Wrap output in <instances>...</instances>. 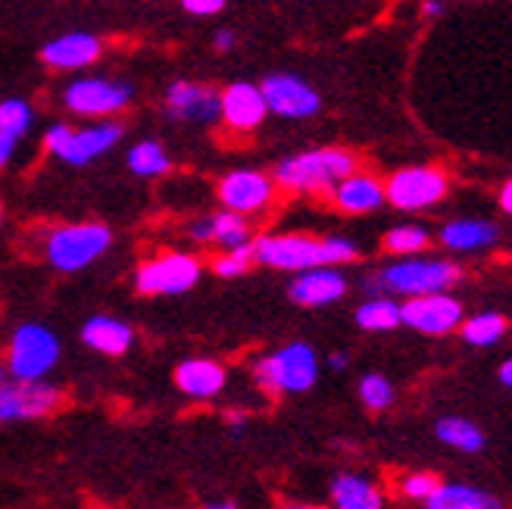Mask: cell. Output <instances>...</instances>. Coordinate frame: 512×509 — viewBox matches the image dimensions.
<instances>
[{
    "instance_id": "cell-40",
    "label": "cell",
    "mask_w": 512,
    "mask_h": 509,
    "mask_svg": "<svg viewBox=\"0 0 512 509\" xmlns=\"http://www.w3.org/2000/svg\"><path fill=\"white\" fill-rule=\"evenodd\" d=\"M500 381H503L506 388H512V356H509V360L500 366Z\"/></svg>"
},
{
    "instance_id": "cell-9",
    "label": "cell",
    "mask_w": 512,
    "mask_h": 509,
    "mask_svg": "<svg viewBox=\"0 0 512 509\" xmlns=\"http://www.w3.org/2000/svg\"><path fill=\"white\" fill-rule=\"evenodd\" d=\"M63 403V394L50 381H4L0 385V425L50 416Z\"/></svg>"
},
{
    "instance_id": "cell-31",
    "label": "cell",
    "mask_w": 512,
    "mask_h": 509,
    "mask_svg": "<svg viewBox=\"0 0 512 509\" xmlns=\"http://www.w3.org/2000/svg\"><path fill=\"white\" fill-rule=\"evenodd\" d=\"M360 400L369 406L372 413L388 410V406L394 403V385L384 375H378V372L363 375V381H360Z\"/></svg>"
},
{
    "instance_id": "cell-44",
    "label": "cell",
    "mask_w": 512,
    "mask_h": 509,
    "mask_svg": "<svg viewBox=\"0 0 512 509\" xmlns=\"http://www.w3.org/2000/svg\"><path fill=\"white\" fill-rule=\"evenodd\" d=\"M285 509H322V506H313V503H288Z\"/></svg>"
},
{
    "instance_id": "cell-33",
    "label": "cell",
    "mask_w": 512,
    "mask_h": 509,
    "mask_svg": "<svg viewBox=\"0 0 512 509\" xmlns=\"http://www.w3.org/2000/svg\"><path fill=\"white\" fill-rule=\"evenodd\" d=\"M253 260H256L253 257V244H238V247H228V253H222V257L213 263V269L222 278H238V275H244L250 269Z\"/></svg>"
},
{
    "instance_id": "cell-21",
    "label": "cell",
    "mask_w": 512,
    "mask_h": 509,
    "mask_svg": "<svg viewBox=\"0 0 512 509\" xmlns=\"http://www.w3.org/2000/svg\"><path fill=\"white\" fill-rule=\"evenodd\" d=\"M82 341L97 350V353H104V356H122L132 350L135 344V332H132V325H125L122 319H113V316H94L85 322L82 328Z\"/></svg>"
},
{
    "instance_id": "cell-26",
    "label": "cell",
    "mask_w": 512,
    "mask_h": 509,
    "mask_svg": "<svg viewBox=\"0 0 512 509\" xmlns=\"http://www.w3.org/2000/svg\"><path fill=\"white\" fill-rule=\"evenodd\" d=\"M356 325L363 332H391V328L403 325L400 322V303H394L388 294L369 297L360 310H356Z\"/></svg>"
},
{
    "instance_id": "cell-2",
    "label": "cell",
    "mask_w": 512,
    "mask_h": 509,
    "mask_svg": "<svg viewBox=\"0 0 512 509\" xmlns=\"http://www.w3.org/2000/svg\"><path fill=\"white\" fill-rule=\"evenodd\" d=\"M459 266L453 260H428V257H406L400 263L384 266L378 275L366 282V291L372 297L378 294H400V297H422V294H438L459 285Z\"/></svg>"
},
{
    "instance_id": "cell-43",
    "label": "cell",
    "mask_w": 512,
    "mask_h": 509,
    "mask_svg": "<svg viewBox=\"0 0 512 509\" xmlns=\"http://www.w3.org/2000/svg\"><path fill=\"white\" fill-rule=\"evenodd\" d=\"M203 509H238V503H232V500H219V503H210V506H203Z\"/></svg>"
},
{
    "instance_id": "cell-16",
    "label": "cell",
    "mask_w": 512,
    "mask_h": 509,
    "mask_svg": "<svg viewBox=\"0 0 512 509\" xmlns=\"http://www.w3.org/2000/svg\"><path fill=\"white\" fill-rule=\"evenodd\" d=\"M291 300L300 307H328L347 294V278L335 266H316V269H303L291 288Z\"/></svg>"
},
{
    "instance_id": "cell-36",
    "label": "cell",
    "mask_w": 512,
    "mask_h": 509,
    "mask_svg": "<svg viewBox=\"0 0 512 509\" xmlns=\"http://www.w3.org/2000/svg\"><path fill=\"white\" fill-rule=\"evenodd\" d=\"M191 238L200 241V244H210V241H213V216L194 222V225H191Z\"/></svg>"
},
{
    "instance_id": "cell-17",
    "label": "cell",
    "mask_w": 512,
    "mask_h": 509,
    "mask_svg": "<svg viewBox=\"0 0 512 509\" xmlns=\"http://www.w3.org/2000/svg\"><path fill=\"white\" fill-rule=\"evenodd\" d=\"M228 372L222 363L207 360V356H194L175 366V388L191 400H213L225 391Z\"/></svg>"
},
{
    "instance_id": "cell-42",
    "label": "cell",
    "mask_w": 512,
    "mask_h": 509,
    "mask_svg": "<svg viewBox=\"0 0 512 509\" xmlns=\"http://www.w3.org/2000/svg\"><path fill=\"white\" fill-rule=\"evenodd\" d=\"M328 366H331V369H344V366H347V353H331V356H328Z\"/></svg>"
},
{
    "instance_id": "cell-5",
    "label": "cell",
    "mask_w": 512,
    "mask_h": 509,
    "mask_svg": "<svg viewBox=\"0 0 512 509\" xmlns=\"http://www.w3.org/2000/svg\"><path fill=\"white\" fill-rule=\"evenodd\" d=\"M60 363V338L44 325H19L7 347V375L13 381H44Z\"/></svg>"
},
{
    "instance_id": "cell-35",
    "label": "cell",
    "mask_w": 512,
    "mask_h": 509,
    "mask_svg": "<svg viewBox=\"0 0 512 509\" xmlns=\"http://www.w3.org/2000/svg\"><path fill=\"white\" fill-rule=\"evenodd\" d=\"M182 7L194 16H216L225 7V0H182Z\"/></svg>"
},
{
    "instance_id": "cell-1",
    "label": "cell",
    "mask_w": 512,
    "mask_h": 509,
    "mask_svg": "<svg viewBox=\"0 0 512 509\" xmlns=\"http://www.w3.org/2000/svg\"><path fill=\"white\" fill-rule=\"evenodd\" d=\"M256 263L269 269L303 272L316 266H341L356 260V244L347 238H310V235H266L253 244Z\"/></svg>"
},
{
    "instance_id": "cell-27",
    "label": "cell",
    "mask_w": 512,
    "mask_h": 509,
    "mask_svg": "<svg viewBox=\"0 0 512 509\" xmlns=\"http://www.w3.org/2000/svg\"><path fill=\"white\" fill-rule=\"evenodd\" d=\"M506 335V319L500 313H478L463 322V341L472 347H491Z\"/></svg>"
},
{
    "instance_id": "cell-34",
    "label": "cell",
    "mask_w": 512,
    "mask_h": 509,
    "mask_svg": "<svg viewBox=\"0 0 512 509\" xmlns=\"http://www.w3.org/2000/svg\"><path fill=\"white\" fill-rule=\"evenodd\" d=\"M441 481L434 478L431 472H413V475H403V481H400V494L403 497H409V500H428L431 494H434V488H438Z\"/></svg>"
},
{
    "instance_id": "cell-4",
    "label": "cell",
    "mask_w": 512,
    "mask_h": 509,
    "mask_svg": "<svg viewBox=\"0 0 512 509\" xmlns=\"http://www.w3.org/2000/svg\"><path fill=\"white\" fill-rule=\"evenodd\" d=\"M256 385L269 394H303L319 378V356L310 344H288L253 366Z\"/></svg>"
},
{
    "instance_id": "cell-12",
    "label": "cell",
    "mask_w": 512,
    "mask_h": 509,
    "mask_svg": "<svg viewBox=\"0 0 512 509\" xmlns=\"http://www.w3.org/2000/svg\"><path fill=\"white\" fill-rule=\"evenodd\" d=\"M260 88H263L269 113H275V116L310 119V116H316L322 110V100H319L316 88L306 85L300 75L272 72V75H266V82Z\"/></svg>"
},
{
    "instance_id": "cell-30",
    "label": "cell",
    "mask_w": 512,
    "mask_h": 509,
    "mask_svg": "<svg viewBox=\"0 0 512 509\" xmlns=\"http://www.w3.org/2000/svg\"><path fill=\"white\" fill-rule=\"evenodd\" d=\"M247 238H250V225L241 213L225 210V213L213 216V241L216 244L238 247V244H247Z\"/></svg>"
},
{
    "instance_id": "cell-14",
    "label": "cell",
    "mask_w": 512,
    "mask_h": 509,
    "mask_svg": "<svg viewBox=\"0 0 512 509\" xmlns=\"http://www.w3.org/2000/svg\"><path fill=\"white\" fill-rule=\"evenodd\" d=\"M219 200L241 216L260 213L272 203V178L256 169H235L219 182Z\"/></svg>"
},
{
    "instance_id": "cell-13",
    "label": "cell",
    "mask_w": 512,
    "mask_h": 509,
    "mask_svg": "<svg viewBox=\"0 0 512 509\" xmlns=\"http://www.w3.org/2000/svg\"><path fill=\"white\" fill-rule=\"evenodd\" d=\"M132 85L113 79H79L66 88V107L79 116H110L128 107Z\"/></svg>"
},
{
    "instance_id": "cell-6",
    "label": "cell",
    "mask_w": 512,
    "mask_h": 509,
    "mask_svg": "<svg viewBox=\"0 0 512 509\" xmlns=\"http://www.w3.org/2000/svg\"><path fill=\"white\" fill-rule=\"evenodd\" d=\"M110 228L97 222L63 225L47 238V260L60 272H79L110 250Z\"/></svg>"
},
{
    "instance_id": "cell-11",
    "label": "cell",
    "mask_w": 512,
    "mask_h": 509,
    "mask_svg": "<svg viewBox=\"0 0 512 509\" xmlns=\"http://www.w3.org/2000/svg\"><path fill=\"white\" fill-rule=\"evenodd\" d=\"M400 322L422 335H450L453 328L463 325V303L447 291L409 297L400 303Z\"/></svg>"
},
{
    "instance_id": "cell-8",
    "label": "cell",
    "mask_w": 512,
    "mask_h": 509,
    "mask_svg": "<svg viewBox=\"0 0 512 509\" xmlns=\"http://www.w3.org/2000/svg\"><path fill=\"white\" fill-rule=\"evenodd\" d=\"M122 138V129L116 122H100L91 129L72 132L69 125H50L44 144L54 157H60L69 166H85L97 157H104L107 150H113Z\"/></svg>"
},
{
    "instance_id": "cell-41",
    "label": "cell",
    "mask_w": 512,
    "mask_h": 509,
    "mask_svg": "<svg viewBox=\"0 0 512 509\" xmlns=\"http://www.w3.org/2000/svg\"><path fill=\"white\" fill-rule=\"evenodd\" d=\"M422 10H425V16H441L444 13V4H441V0H428Z\"/></svg>"
},
{
    "instance_id": "cell-19",
    "label": "cell",
    "mask_w": 512,
    "mask_h": 509,
    "mask_svg": "<svg viewBox=\"0 0 512 509\" xmlns=\"http://www.w3.org/2000/svg\"><path fill=\"white\" fill-rule=\"evenodd\" d=\"M331 194H335L338 210L353 213V216L372 213L381 207L384 200H388L384 197V185L369 172H350L347 178H341V182L331 188Z\"/></svg>"
},
{
    "instance_id": "cell-7",
    "label": "cell",
    "mask_w": 512,
    "mask_h": 509,
    "mask_svg": "<svg viewBox=\"0 0 512 509\" xmlns=\"http://www.w3.org/2000/svg\"><path fill=\"white\" fill-rule=\"evenodd\" d=\"M450 191V178L438 166H406L397 169L388 185H384V197H388L397 210L403 213H416L428 210L438 200H444Z\"/></svg>"
},
{
    "instance_id": "cell-46",
    "label": "cell",
    "mask_w": 512,
    "mask_h": 509,
    "mask_svg": "<svg viewBox=\"0 0 512 509\" xmlns=\"http://www.w3.org/2000/svg\"><path fill=\"white\" fill-rule=\"evenodd\" d=\"M0 219H4V207H0Z\"/></svg>"
},
{
    "instance_id": "cell-23",
    "label": "cell",
    "mask_w": 512,
    "mask_h": 509,
    "mask_svg": "<svg viewBox=\"0 0 512 509\" xmlns=\"http://www.w3.org/2000/svg\"><path fill=\"white\" fill-rule=\"evenodd\" d=\"M331 506L335 509H384V497L369 478L347 472L331 481Z\"/></svg>"
},
{
    "instance_id": "cell-38",
    "label": "cell",
    "mask_w": 512,
    "mask_h": 509,
    "mask_svg": "<svg viewBox=\"0 0 512 509\" xmlns=\"http://www.w3.org/2000/svg\"><path fill=\"white\" fill-rule=\"evenodd\" d=\"M500 207H503L506 216H512V178L500 188Z\"/></svg>"
},
{
    "instance_id": "cell-10",
    "label": "cell",
    "mask_w": 512,
    "mask_h": 509,
    "mask_svg": "<svg viewBox=\"0 0 512 509\" xmlns=\"http://www.w3.org/2000/svg\"><path fill=\"white\" fill-rule=\"evenodd\" d=\"M200 278V263L191 253H163V257H153L138 269L135 285L141 294L160 297V294H185L197 285Z\"/></svg>"
},
{
    "instance_id": "cell-3",
    "label": "cell",
    "mask_w": 512,
    "mask_h": 509,
    "mask_svg": "<svg viewBox=\"0 0 512 509\" xmlns=\"http://www.w3.org/2000/svg\"><path fill=\"white\" fill-rule=\"evenodd\" d=\"M360 160L356 154L344 147H319V150H306V154L288 157L275 166V182L288 191H303V194H319L331 191L341 178L356 172Z\"/></svg>"
},
{
    "instance_id": "cell-20",
    "label": "cell",
    "mask_w": 512,
    "mask_h": 509,
    "mask_svg": "<svg viewBox=\"0 0 512 509\" xmlns=\"http://www.w3.org/2000/svg\"><path fill=\"white\" fill-rule=\"evenodd\" d=\"M438 241L447 250L472 253V250L494 247L500 241V228L488 219H453L438 232Z\"/></svg>"
},
{
    "instance_id": "cell-22",
    "label": "cell",
    "mask_w": 512,
    "mask_h": 509,
    "mask_svg": "<svg viewBox=\"0 0 512 509\" xmlns=\"http://www.w3.org/2000/svg\"><path fill=\"white\" fill-rule=\"evenodd\" d=\"M97 57H100V41L85 32L63 35L44 47V63L54 69H85Z\"/></svg>"
},
{
    "instance_id": "cell-29",
    "label": "cell",
    "mask_w": 512,
    "mask_h": 509,
    "mask_svg": "<svg viewBox=\"0 0 512 509\" xmlns=\"http://www.w3.org/2000/svg\"><path fill=\"white\" fill-rule=\"evenodd\" d=\"M431 244V235L422 225H397L384 235V247L391 253H400V257H413V253L425 250Z\"/></svg>"
},
{
    "instance_id": "cell-32",
    "label": "cell",
    "mask_w": 512,
    "mask_h": 509,
    "mask_svg": "<svg viewBox=\"0 0 512 509\" xmlns=\"http://www.w3.org/2000/svg\"><path fill=\"white\" fill-rule=\"evenodd\" d=\"M29 129H32L29 104H25V100H4V104H0V132L22 138Z\"/></svg>"
},
{
    "instance_id": "cell-28",
    "label": "cell",
    "mask_w": 512,
    "mask_h": 509,
    "mask_svg": "<svg viewBox=\"0 0 512 509\" xmlns=\"http://www.w3.org/2000/svg\"><path fill=\"white\" fill-rule=\"evenodd\" d=\"M128 169L141 178H153V175L169 172V157L157 141H141L132 147V154H128Z\"/></svg>"
},
{
    "instance_id": "cell-15",
    "label": "cell",
    "mask_w": 512,
    "mask_h": 509,
    "mask_svg": "<svg viewBox=\"0 0 512 509\" xmlns=\"http://www.w3.org/2000/svg\"><path fill=\"white\" fill-rule=\"evenodd\" d=\"M166 113L178 122H216L222 116V94L210 85L175 82L166 91Z\"/></svg>"
},
{
    "instance_id": "cell-24",
    "label": "cell",
    "mask_w": 512,
    "mask_h": 509,
    "mask_svg": "<svg viewBox=\"0 0 512 509\" xmlns=\"http://www.w3.org/2000/svg\"><path fill=\"white\" fill-rule=\"evenodd\" d=\"M425 509H503V503L472 485H438L425 500Z\"/></svg>"
},
{
    "instance_id": "cell-45",
    "label": "cell",
    "mask_w": 512,
    "mask_h": 509,
    "mask_svg": "<svg viewBox=\"0 0 512 509\" xmlns=\"http://www.w3.org/2000/svg\"><path fill=\"white\" fill-rule=\"evenodd\" d=\"M4 378H7V366L0 363V385H4Z\"/></svg>"
},
{
    "instance_id": "cell-18",
    "label": "cell",
    "mask_w": 512,
    "mask_h": 509,
    "mask_svg": "<svg viewBox=\"0 0 512 509\" xmlns=\"http://www.w3.org/2000/svg\"><path fill=\"white\" fill-rule=\"evenodd\" d=\"M269 107L263 88H256L250 82H235L222 91V119L225 125H232L235 132H253L256 125L266 119Z\"/></svg>"
},
{
    "instance_id": "cell-37",
    "label": "cell",
    "mask_w": 512,
    "mask_h": 509,
    "mask_svg": "<svg viewBox=\"0 0 512 509\" xmlns=\"http://www.w3.org/2000/svg\"><path fill=\"white\" fill-rule=\"evenodd\" d=\"M13 150H16V138L7 135V132H0V169H4L13 157Z\"/></svg>"
},
{
    "instance_id": "cell-39",
    "label": "cell",
    "mask_w": 512,
    "mask_h": 509,
    "mask_svg": "<svg viewBox=\"0 0 512 509\" xmlns=\"http://www.w3.org/2000/svg\"><path fill=\"white\" fill-rule=\"evenodd\" d=\"M213 44H216V50H232V47H235V35H232V32H219V35L213 38Z\"/></svg>"
},
{
    "instance_id": "cell-25",
    "label": "cell",
    "mask_w": 512,
    "mask_h": 509,
    "mask_svg": "<svg viewBox=\"0 0 512 509\" xmlns=\"http://www.w3.org/2000/svg\"><path fill=\"white\" fill-rule=\"evenodd\" d=\"M434 435H438L441 444H447L459 453H481L484 450V431L469 419L444 416V419H438V425H434Z\"/></svg>"
}]
</instances>
